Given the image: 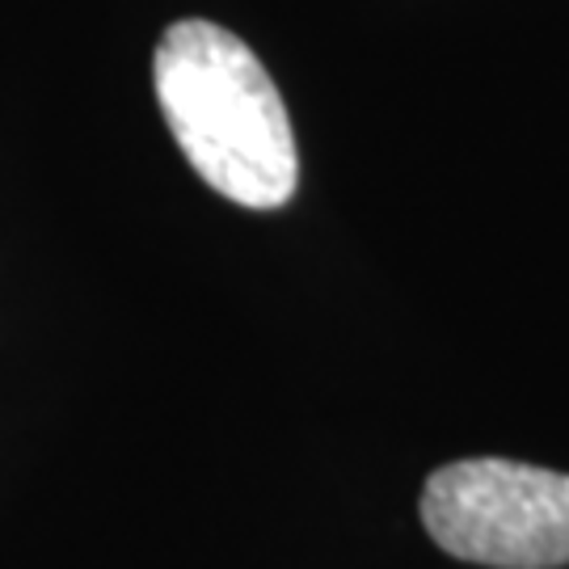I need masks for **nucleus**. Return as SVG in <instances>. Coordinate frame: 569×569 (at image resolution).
<instances>
[{
    "instance_id": "f257e3e1",
    "label": "nucleus",
    "mask_w": 569,
    "mask_h": 569,
    "mask_svg": "<svg viewBox=\"0 0 569 569\" xmlns=\"http://www.w3.org/2000/svg\"><path fill=\"white\" fill-rule=\"evenodd\" d=\"M157 102L190 169L249 211L296 194L300 152L279 84L232 30L173 21L152 60Z\"/></svg>"
},
{
    "instance_id": "f03ea898",
    "label": "nucleus",
    "mask_w": 569,
    "mask_h": 569,
    "mask_svg": "<svg viewBox=\"0 0 569 569\" xmlns=\"http://www.w3.org/2000/svg\"><path fill=\"white\" fill-rule=\"evenodd\" d=\"M422 528L439 549L472 566H569V477L498 456L456 460L430 472Z\"/></svg>"
}]
</instances>
